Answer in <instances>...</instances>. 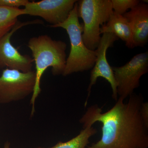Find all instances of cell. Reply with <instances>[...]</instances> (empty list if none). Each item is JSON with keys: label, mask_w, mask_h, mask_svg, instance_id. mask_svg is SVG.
<instances>
[{"label": "cell", "mask_w": 148, "mask_h": 148, "mask_svg": "<svg viewBox=\"0 0 148 148\" xmlns=\"http://www.w3.org/2000/svg\"><path fill=\"white\" fill-rule=\"evenodd\" d=\"M144 98L133 93L126 102L119 97L112 108L105 112L97 104L88 108L79 120L83 128L99 122L102 136L86 148H148V127L140 108Z\"/></svg>", "instance_id": "obj_1"}, {"label": "cell", "mask_w": 148, "mask_h": 148, "mask_svg": "<svg viewBox=\"0 0 148 148\" xmlns=\"http://www.w3.org/2000/svg\"><path fill=\"white\" fill-rule=\"evenodd\" d=\"M28 45L32 51L36 69L35 86L30 101L32 117L35 113V102L41 91V79L46 70L51 67L53 75L64 73L66 66L67 45L64 41L53 40L45 35L31 38Z\"/></svg>", "instance_id": "obj_2"}, {"label": "cell", "mask_w": 148, "mask_h": 148, "mask_svg": "<svg viewBox=\"0 0 148 148\" xmlns=\"http://www.w3.org/2000/svg\"><path fill=\"white\" fill-rule=\"evenodd\" d=\"M77 8V2L65 21L57 25L50 26L52 28L60 27L65 29L69 36L71 50L66 59V68L63 74L64 76L89 71L92 69L96 61L95 51L88 49L83 40V29L79 20Z\"/></svg>", "instance_id": "obj_3"}, {"label": "cell", "mask_w": 148, "mask_h": 148, "mask_svg": "<svg viewBox=\"0 0 148 148\" xmlns=\"http://www.w3.org/2000/svg\"><path fill=\"white\" fill-rule=\"evenodd\" d=\"M79 18L83 21L82 37L88 49L95 51L101 39L100 29L113 12L111 0H80L77 1Z\"/></svg>", "instance_id": "obj_4"}, {"label": "cell", "mask_w": 148, "mask_h": 148, "mask_svg": "<svg viewBox=\"0 0 148 148\" xmlns=\"http://www.w3.org/2000/svg\"><path fill=\"white\" fill-rule=\"evenodd\" d=\"M36 80V73H23L6 69L0 76V104L21 101L32 94Z\"/></svg>", "instance_id": "obj_5"}, {"label": "cell", "mask_w": 148, "mask_h": 148, "mask_svg": "<svg viewBox=\"0 0 148 148\" xmlns=\"http://www.w3.org/2000/svg\"><path fill=\"white\" fill-rule=\"evenodd\" d=\"M112 68L118 95L125 100L140 86V78L148 73V52L136 54L123 66Z\"/></svg>", "instance_id": "obj_6"}, {"label": "cell", "mask_w": 148, "mask_h": 148, "mask_svg": "<svg viewBox=\"0 0 148 148\" xmlns=\"http://www.w3.org/2000/svg\"><path fill=\"white\" fill-rule=\"evenodd\" d=\"M118 38L112 33H106L103 34L98 47L95 50L96 59L95 64L92 69L90 78V83L88 88V94L84 107L87 106L88 101L90 96L91 88L96 84L98 78L102 77L108 82L112 90V97L115 101L118 100L117 84L114 72L112 67L107 60L106 53L109 47H111Z\"/></svg>", "instance_id": "obj_7"}, {"label": "cell", "mask_w": 148, "mask_h": 148, "mask_svg": "<svg viewBox=\"0 0 148 148\" xmlns=\"http://www.w3.org/2000/svg\"><path fill=\"white\" fill-rule=\"evenodd\" d=\"M42 23V21L38 19L24 22L18 21L11 31L0 39V69L7 68L25 73L32 71L34 59L29 55L19 53L12 44L11 38L14 32L22 27Z\"/></svg>", "instance_id": "obj_8"}, {"label": "cell", "mask_w": 148, "mask_h": 148, "mask_svg": "<svg viewBox=\"0 0 148 148\" xmlns=\"http://www.w3.org/2000/svg\"><path fill=\"white\" fill-rule=\"evenodd\" d=\"M77 2L76 0L29 1L23 10L25 15L40 16L51 25H55L67 19Z\"/></svg>", "instance_id": "obj_9"}, {"label": "cell", "mask_w": 148, "mask_h": 148, "mask_svg": "<svg viewBox=\"0 0 148 148\" xmlns=\"http://www.w3.org/2000/svg\"><path fill=\"white\" fill-rule=\"evenodd\" d=\"M132 28L134 47L146 45L148 41V5L140 2L129 12L123 14Z\"/></svg>", "instance_id": "obj_10"}, {"label": "cell", "mask_w": 148, "mask_h": 148, "mask_svg": "<svg viewBox=\"0 0 148 148\" xmlns=\"http://www.w3.org/2000/svg\"><path fill=\"white\" fill-rule=\"evenodd\" d=\"M100 33L101 34L112 33L124 41L128 48H134L132 28L127 18L123 15L113 11L109 21L101 27Z\"/></svg>", "instance_id": "obj_11"}, {"label": "cell", "mask_w": 148, "mask_h": 148, "mask_svg": "<svg viewBox=\"0 0 148 148\" xmlns=\"http://www.w3.org/2000/svg\"><path fill=\"white\" fill-rule=\"evenodd\" d=\"M21 15H25L23 9L0 6V39L11 31Z\"/></svg>", "instance_id": "obj_12"}, {"label": "cell", "mask_w": 148, "mask_h": 148, "mask_svg": "<svg viewBox=\"0 0 148 148\" xmlns=\"http://www.w3.org/2000/svg\"><path fill=\"white\" fill-rule=\"evenodd\" d=\"M97 132V130L92 126H88L84 128L78 135L71 140L66 142H59L55 146L47 148H86L89 143L90 138Z\"/></svg>", "instance_id": "obj_13"}, {"label": "cell", "mask_w": 148, "mask_h": 148, "mask_svg": "<svg viewBox=\"0 0 148 148\" xmlns=\"http://www.w3.org/2000/svg\"><path fill=\"white\" fill-rule=\"evenodd\" d=\"M113 10L115 13L123 15L128 10L134 8L138 5L139 0H111Z\"/></svg>", "instance_id": "obj_14"}, {"label": "cell", "mask_w": 148, "mask_h": 148, "mask_svg": "<svg viewBox=\"0 0 148 148\" xmlns=\"http://www.w3.org/2000/svg\"><path fill=\"white\" fill-rule=\"evenodd\" d=\"M29 1L27 0H0V6L18 8L25 6Z\"/></svg>", "instance_id": "obj_15"}, {"label": "cell", "mask_w": 148, "mask_h": 148, "mask_svg": "<svg viewBox=\"0 0 148 148\" xmlns=\"http://www.w3.org/2000/svg\"><path fill=\"white\" fill-rule=\"evenodd\" d=\"M140 113L143 121L146 126L148 127V103L143 102L140 108Z\"/></svg>", "instance_id": "obj_16"}, {"label": "cell", "mask_w": 148, "mask_h": 148, "mask_svg": "<svg viewBox=\"0 0 148 148\" xmlns=\"http://www.w3.org/2000/svg\"><path fill=\"white\" fill-rule=\"evenodd\" d=\"M10 144L9 142L7 141L5 143L4 146V148H10Z\"/></svg>", "instance_id": "obj_17"}]
</instances>
